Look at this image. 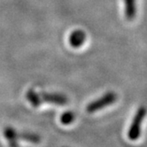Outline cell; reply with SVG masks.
Here are the masks:
<instances>
[{"label": "cell", "mask_w": 147, "mask_h": 147, "mask_svg": "<svg viewBox=\"0 0 147 147\" xmlns=\"http://www.w3.org/2000/svg\"><path fill=\"white\" fill-rule=\"evenodd\" d=\"M147 110L144 107H141L136 111L135 116L132 120V122L129 126V132H128V138L131 141L138 140L142 132V125L143 121L146 116Z\"/></svg>", "instance_id": "6da1fadb"}, {"label": "cell", "mask_w": 147, "mask_h": 147, "mask_svg": "<svg viewBox=\"0 0 147 147\" xmlns=\"http://www.w3.org/2000/svg\"><path fill=\"white\" fill-rule=\"evenodd\" d=\"M116 100H117L116 93L113 91L107 92L106 94H104L101 98L90 103L86 107V111L89 113H93L97 111H100L104 109L105 107L110 106V105L113 104Z\"/></svg>", "instance_id": "7a4b0ae2"}, {"label": "cell", "mask_w": 147, "mask_h": 147, "mask_svg": "<svg viewBox=\"0 0 147 147\" xmlns=\"http://www.w3.org/2000/svg\"><path fill=\"white\" fill-rule=\"evenodd\" d=\"M41 99L43 102L57 105V106H65L68 103L67 98L59 93H47L43 92L40 94Z\"/></svg>", "instance_id": "3957f363"}, {"label": "cell", "mask_w": 147, "mask_h": 147, "mask_svg": "<svg viewBox=\"0 0 147 147\" xmlns=\"http://www.w3.org/2000/svg\"><path fill=\"white\" fill-rule=\"evenodd\" d=\"M86 40V35L82 30H76L69 36V44L74 48L81 47Z\"/></svg>", "instance_id": "277c9868"}, {"label": "cell", "mask_w": 147, "mask_h": 147, "mask_svg": "<svg viewBox=\"0 0 147 147\" xmlns=\"http://www.w3.org/2000/svg\"><path fill=\"white\" fill-rule=\"evenodd\" d=\"M125 17L128 20H132L136 14V0H124Z\"/></svg>", "instance_id": "5b68a950"}, {"label": "cell", "mask_w": 147, "mask_h": 147, "mask_svg": "<svg viewBox=\"0 0 147 147\" xmlns=\"http://www.w3.org/2000/svg\"><path fill=\"white\" fill-rule=\"evenodd\" d=\"M5 138L8 140L10 147H18L17 138H18V133L14 130V129L11 127H7L4 130Z\"/></svg>", "instance_id": "8992f818"}, {"label": "cell", "mask_w": 147, "mask_h": 147, "mask_svg": "<svg viewBox=\"0 0 147 147\" xmlns=\"http://www.w3.org/2000/svg\"><path fill=\"white\" fill-rule=\"evenodd\" d=\"M26 98L29 101V103L32 105L34 107H38L40 105L43 103L41 99V97L39 94H37L34 90L30 89L26 93Z\"/></svg>", "instance_id": "52a82bcc"}, {"label": "cell", "mask_w": 147, "mask_h": 147, "mask_svg": "<svg viewBox=\"0 0 147 147\" xmlns=\"http://www.w3.org/2000/svg\"><path fill=\"white\" fill-rule=\"evenodd\" d=\"M17 136H18V138H20V139L28 141V142L32 143V144H38L41 141L40 136L36 134H34V133L23 132V133L18 134Z\"/></svg>", "instance_id": "ba28073f"}, {"label": "cell", "mask_w": 147, "mask_h": 147, "mask_svg": "<svg viewBox=\"0 0 147 147\" xmlns=\"http://www.w3.org/2000/svg\"><path fill=\"white\" fill-rule=\"evenodd\" d=\"M76 119V114L72 111H67L60 116V122L63 125H69Z\"/></svg>", "instance_id": "9c48e42d"}]
</instances>
